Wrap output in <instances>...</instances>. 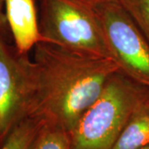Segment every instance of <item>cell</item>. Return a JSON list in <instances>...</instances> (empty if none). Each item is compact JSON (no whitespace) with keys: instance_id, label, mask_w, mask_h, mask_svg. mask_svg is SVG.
<instances>
[{"instance_id":"1","label":"cell","mask_w":149,"mask_h":149,"mask_svg":"<svg viewBox=\"0 0 149 149\" xmlns=\"http://www.w3.org/2000/svg\"><path fill=\"white\" fill-rule=\"evenodd\" d=\"M118 70L110 58L39 42L30 61V115L42 116L70 133Z\"/></svg>"},{"instance_id":"2","label":"cell","mask_w":149,"mask_h":149,"mask_svg":"<svg viewBox=\"0 0 149 149\" xmlns=\"http://www.w3.org/2000/svg\"><path fill=\"white\" fill-rule=\"evenodd\" d=\"M149 100V88L118 70L70 134L71 149H113L130 116Z\"/></svg>"},{"instance_id":"3","label":"cell","mask_w":149,"mask_h":149,"mask_svg":"<svg viewBox=\"0 0 149 149\" xmlns=\"http://www.w3.org/2000/svg\"><path fill=\"white\" fill-rule=\"evenodd\" d=\"M39 24L43 42L112 59L91 4L79 0H42Z\"/></svg>"},{"instance_id":"4","label":"cell","mask_w":149,"mask_h":149,"mask_svg":"<svg viewBox=\"0 0 149 149\" xmlns=\"http://www.w3.org/2000/svg\"><path fill=\"white\" fill-rule=\"evenodd\" d=\"M111 58L119 70L149 88V42L119 0L91 4Z\"/></svg>"},{"instance_id":"5","label":"cell","mask_w":149,"mask_h":149,"mask_svg":"<svg viewBox=\"0 0 149 149\" xmlns=\"http://www.w3.org/2000/svg\"><path fill=\"white\" fill-rule=\"evenodd\" d=\"M30 61L0 37V145L17 123L30 115Z\"/></svg>"},{"instance_id":"6","label":"cell","mask_w":149,"mask_h":149,"mask_svg":"<svg viewBox=\"0 0 149 149\" xmlns=\"http://www.w3.org/2000/svg\"><path fill=\"white\" fill-rule=\"evenodd\" d=\"M4 7L15 50L20 55H27L42 41L34 0H4Z\"/></svg>"},{"instance_id":"7","label":"cell","mask_w":149,"mask_h":149,"mask_svg":"<svg viewBox=\"0 0 149 149\" xmlns=\"http://www.w3.org/2000/svg\"><path fill=\"white\" fill-rule=\"evenodd\" d=\"M149 144V100L132 113L113 149H139Z\"/></svg>"},{"instance_id":"8","label":"cell","mask_w":149,"mask_h":149,"mask_svg":"<svg viewBox=\"0 0 149 149\" xmlns=\"http://www.w3.org/2000/svg\"><path fill=\"white\" fill-rule=\"evenodd\" d=\"M46 119L39 115H29L17 123L0 145V149H33Z\"/></svg>"},{"instance_id":"9","label":"cell","mask_w":149,"mask_h":149,"mask_svg":"<svg viewBox=\"0 0 149 149\" xmlns=\"http://www.w3.org/2000/svg\"><path fill=\"white\" fill-rule=\"evenodd\" d=\"M33 149H71L70 134L57 124L46 121Z\"/></svg>"},{"instance_id":"10","label":"cell","mask_w":149,"mask_h":149,"mask_svg":"<svg viewBox=\"0 0 149 149\" xmlns=\"http://www.w3.org/2000/svg\"><path fill=\"white\" fill-rule=\"evenodd\" d=\"M149 42V0H119Z\"/></svg>"},{"instance_id":"11","label":"cell","mask_w":149,"mask_h":149,"mask_svg":"<svg viewBox=\"0 0 149 149\" xmlns=\"http://www.w3.org/2000/svg\"><path fill=\"white\" fill-rule=\"evenodd\" d=\"M3 7H4V0H0V28L3 26L5 22H7L5 14L3 12Z\"/></svg>"},{"instance_id":"12","label":"cell","mask_w":149,"mask_h":149,"mask_svg":"<svg viewBox=\"0 0 149 149\" xmlns=\"http://www.w3.org/2000/svg\"><path fill=\"white\" fill-rule=\"evenodd\" d=\"M79 1L83 2V3H88V4H92V3L97 2L98 0H79Z\"/></svg>"},{"instance_id":"13","label":"cell","mask_w":149,"mask_h":149,"mask_svg":"<svg viewBox=\"0 0 149 149\" xmlns=\"http://www.w3.org/2000/svg\"><path fill=\"white\" fill-rule=\"evenodd\" d=\"M139 149H149V144L148 145H146V146H144V147H142V148H140Z\"/></svg>"}]
</instances>
